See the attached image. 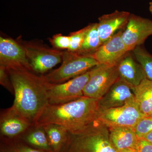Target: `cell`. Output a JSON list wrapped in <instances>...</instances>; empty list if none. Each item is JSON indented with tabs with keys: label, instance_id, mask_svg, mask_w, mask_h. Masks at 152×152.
<instances>
[{
	"label": "cell",
	"instance_id": "obj_29",
	"mask_svg": "<svg viewBox=\"0 0 152 152\" xmlns=\"http://www.w3.org/2000/svg\"><path fill=\"white\" fill-rule=\"evenodd\" d=\"M120 152H136L135 150L132 149H127L124 150Z\"/></svg>",
	"mask_w": 152,
	"mask_h": 152
},
{
	"label": "cell",
	"instance_id": "obj_22",
	"mask_svg": "<svg viewBox=\"0 0 152 152\" xmlns=\"http://www.w3.org/2000/svg\"><path fill=\"white\" fill-rule=\"evenodd\" d=\"M86 30V26L81 29L70 34L69 37L70 39V43L68 51L77 53L80 50L84 40Z\"/></svg>",
	"mask_w": 152,
	"mask_h": 152
},
{
	"label": "cell",
	"instance_id": "obj_9",
	"mask_svg": "<svg viewBox=\"0 0 152 152\" xmlns=\"http://www.w3.org/2000/svg\"><path fill=\"white\" fill-rule=\"evenodd\" d=\"M0 66L8 70L33 72L23 45L7 37H0Z\"/></svg>",
	"mask_w": 152,
	"mask_h": 152
},
{
	"label": "cell",
	"instance_id": "obj_23",
	"mask_svg": "<svg viewBox=\"0 0 152 152\" xmlns=\"http://www.w3.org/2000/svg\"><path fill=\"white\" fill-rule=\"evenodd\" d=\"M134 129L138 138H143L152 131V116L143 117Z\"/></svg>",
	"mask_w": 152,
	"mask_h": 152
},
{
	"label": "cell",
	"instance_id": "obj_17",
	"mask_svg": "<svg viewBox=\"0 0 152 152\" xmlns=\"http://www.w3.org/2000/svg\"><path fill=\"white\" fill-rule=\"evenodd\" d=\"M136 102L145 116H152V81L145 78L137 86L133 88Z\"/></svg>",
	"mask_w": 152,
	"mask_h": 152
},
{
	"label": "cell",
	"instance_id": "obj_1",
	"mask_svg": "<svg viewBox=\"0 0 152 152\" xmlns=\"http://www.w3.org/2000/svg\"><path fill=\"white\" fill-rule=\"evenodd\" d=\"M8 71L15 96L11 107L35 126L41 114L49 104L46 81L42 76L37 75L33 72Z\"/></svg>",
	"mask_w": 152,
	"mask_h": 152
},
{
	"label": "cell",
	"instance_id": "obj_10",
	"mask_svg": "<svg viewBox=\"0 0 152 152\" xmlns=\"http://www.w3.org/2000/svg\"><path fill=\"white\" fill-rule=\"evenodd\" d=\"M152 35V20L131 14L126 28L123 31L122 39L129 51L144 43Z\"/></svg>",
	"mask_w": 152,
	"mask_h": 152
},
{
	"label": "cell",
	"instance_id": "obj_6",
	"mask_svg": "<svg viewBox=\"0 0 152 152\" xmlns=\"http://www.w3.org/2000/svg\"><path fill=\"white\" fill-rule=\"evenodd\" d=\"M117 64L99 65L92 69L84 96L99 99L102 97L120 78Z\"/></svg>",
	"mask_w": 152,
	"mask_h": 152
},
{
	"label": "cell",
	"instance_id": "obj_7",
	"mask_svg": "<svg viewBox=\"0 0 152 152\" xmlns=\"http://www.w3.org/2000/svg\"><path fill=\"white\" fill-rule=\"evenodd\" d=\"M33 72L43 74L62 61L64 52L39 44L22 43Z\"/></svg>",
	"mask_w": 152,
	"mask_h": 152
},
{
	"label": "cell",
	"instance_id": "obj_26",
	"mask_svg": "<svg viewBox=\"0 0 152 152\" xmlns=\"http://www.w3.org/2000/svg\"><path fill=\"white\" fill-rule=\"evenodd\" d=\"M135 150L136 152H152V144L145 139L139 138Z\"/></svg>",
	"mask_w": 152,
	"mask_h": 152
},
{
	"label": "cell",
	"instance_id": "obj_30",
	"mask_svg": "<svg viewBox=\"0 0 152 152\" xmlns=\"http://www.w3.org/2000/svg\"><path fill=\"white\" fill-rule=\"evenodd\" d=\"M149 5V11L152 15V2L150 3Z\"/></svg>",
	"mask_w": 152,
	"mask_h": 152
},
{
	"label": "cell",
	"instance_id": "obj_8",
	"mask_svg": "<svg viewBox=\"0 0 152 152\" xmlns=\"http://www.w3.org/2000/svg\"><path fill=\"white\" fill-rule=\"evenodd\" d=\"M144 116L136 102L118 107L99 110L97 120L108 128L118 126L134 128Z\"/></svg>",
	"mask_w": 152,
	"mask_h": 152
},
{
	"label": "cell",
	"instance_id": "obj_28",
	"mask_svg": "<svg viewBox=\"0 0 152 152\" xmlns=\"http://www.w3.org/2000/svg\"><path fill=\"white\" fill-rule=\"evenodd\" d=\"M143 138L145 139L152 144V131L148 134L146 136H145Z\"/></svg>",
	"mask_w": 152,
	"mask_h": 152
},
{
	"label": "cell",
	"instance_id": "obj_16",
	"mask_svg": "<svg viewBox=\"0 0 152 152\" xmlns=\"http://www.w3.org/2000/svg\"><path fill=\"white\" fill-rule=\"evenodd\" d=\"M108 128L110 140L117 151L135 149L139 138L134 128L118 126Z\"/></svg>",
	"mask_w": 152,
	"mask_h": 152
},
{
	"label": "cell",
	"instance_id": "obj_21",
	"mask_svg": "<svg viewBox=\"0 0 152 152\" xmlns=\"http://www.w3.org/2000/svg\"><path fill=\"white\" fill-rule=\"evenodd\" d=\"M132 51L136 60L142 68L146 77L152 81V55L140 46L136 47Z\"/></svg>",
	"mask_w": 152,
	"mask_h": 152
},
{
	"label": "cell",
	"instance_id": "obj_3",
	"mask_svg": "<svg viewBox=\"0 0 152 152\" xmlns=\"http://www.w3.org/2000/svg\"><path fill=\"white\" fill-rule=\"evenodd\" d=\"M68 152H118L112 144L108 127L97 120L78 134L69 133Z\"/></svg>",
	"mask_w": 152,
	"mask_h": 152
},
{
	"label": "cell",
	"instance_id": "obj_4",
	"mask_svg": "<svg viewBox=\"0 0 152 152\" xmlns=\"http://www.w3.org/2000/svg\"><path fill=\"white\" fill-rule=\"evenodd\" d=\"M99 64L91 55H81L64 52L62 63L59 67L50 73L42 75L46 82L59 84L85 73Z\"/></svg>",
	"mask_w": 152,
	"mask_h": 152
},
{
	"label": "cell",
	"instance_id": "obj_15",
	"mask_svg": "<svg viewBox=\"0 0 152 152\" xmlns=\"http://www.w3.org/2000/svg\"><path fill=\"white\" fill-rule=\"evenodd\" d=\"M128 54L118 63V70L120 78L134 88L146 77L140 65L136 62L132 55Z\"/></svg>",
	"mask_w": 152,
	"mask_h": 152
},
{
	"label": "cell",
	"instance_id": "obj_5",
	"mask_svg": "<svg viewBox=\"0 0 152 152\" xmlns=\"http://www.w3.org/2000/svg\"><path fill=\"white\" fill-rule=\"evenodd\" d=\"M91 70L62 83L46 82L49 104H62L83 96L84 88L90 78Z\"/></svg>",
	"mask_w": 152,
	"mask_h": 152
},
{
	"label": "cell",
	"instance_id": "obj_24",
	"mask_svg": "<svg viewBox=\"0 0 152 152\" xmlns=\"http://www.w3.org/2000/svg\"><path fill=\"white\" fill-rule=\"evenodd\" d=\"M52 45L57 50H69L70 43V39L69 36L63 35L61 34H56L50 39Z\"/></svg>",
	"mask_w": 152,
	"mask_h": 152
},
{
	"label": "cell",
	"instance_id": "obj_14",
	"mask_svg": "<svg viewBox=\"0 0 152 152\" xmlns=\"http://www.w3.org/2000/svg\"><path fill=\"white\" fill-rule=\"evenodd\" d=\"M130 15L129 12L115 10L99 18L98 29L102 44L126 26Z\"/></svg>",
	"mask_w": 152,
	"mask_h": 152
},
{
	"label": "cell",
	"instance_id": "obj_25",
	"mask_svg": "<svg viewBox=\"0 0 152 152\" xmlns=\"http://www.w3.org/2000/svg\"><path fill=\"white\" fill-rule=\"evenodd\" d=\"M0 84L9 92L14 94L13 85L8 70L4 67L0 66Z\"/></svg>",
	"mask_w": 152,
	"mask_h": 152
},
{
	"label": "cell",
	"instance_id": "obj_27",
	"mask_svg": "<svg viewBox=\"0 0 152 152\" xmlns=\"http://www.w3.org/2000/svg\"><path fill=\"white\" fill-rule=\"evenodd\" d=\"M10 152H44L41 150L33 148L27 146L20 145L11 150Z\"/></svg>",
	"mask_w": 152,
	"mask_h": 152
},
{
	"label": "cell",
	"instance_id": "obj_13",
	"mask_svg": "<svg viewBox=\"0 0 152 152\" xmlns=\"http://www.w3.org/2000/svg\"><path fill=\"white\" fill-rule=\"evenodd\" d=\"M33 126L12 107L1 112L0 131L1 135L5 137L14 138L23 135Z\"/></svg>",
	"mask_w": 152,
	"mask_h": 152
},
{
	"label": "cell",
	"instance_id": "obj_19",
	"mask_svg": "<svg viewBox=\"0 0 152 152\" xmlns=\"http://www.w3.org/2000/svg\"><path fill=\"white\" fill-rule=\"evenodd\" d=\"M23 135L25 140L28 144L38 150L48 152H53L46 133L42 126H33Z\"/></svg>",
	"mask_w": 152,
	"mask_h": 152
},
{
	"label": "cell",
	"instance_id": "obj_2",
	"mask_svg": "<svg viewBox=\"0 0 152 152\" xmlns=\"http://www.w3.org/2000/svg\"><path fill=\"white\" fill-rule=\"evenodd\" d=\"M99 99L83 96L62 104H49L35 126L56 124L65 128L71 134H78L96 121L99 112Z\"/></svg>",
	"mask_w": 152,
	"mask_h": 152
},
{
	"label": "cell",
	"instance_id": "obj_18",
	"mask_svg": "<svg viewBox=\"0 0 152 152\" xmlns=\"http://www.w3.org/2000/svg\"><path fill=\"white\" fill-rule=\"evenodd\" d=\"M42 126L46 133L52 151L58 152L64 143L67 140L69 132L63 126L56 124H48Z\"/></svg>",
	"mask_w": 152,
	"mask_h": 152
},
{
	"label": "cell",
	"instance_id": "obj_11",
	"mask_svg": "<svg viewBox=\"0 0 152 152\" xmlns=\"http://www.w3.org/2000/svg\"><path fill=\"white\" fill-rule=\"evenodd\" d=\"M123 30H121L104 42L92 56L99 65L117 64L129 52L123 42Z\"/></svg>",
	"mask_w": 152,
	"mask_h": 152
},
{
	"label": "cell",
	"instance_id": "obj_12",
	"mask_svg": "<svg viewBox=\"0 0 152 152\" xmlns=\"http://www.w3.org/2000/svg\"><path fill=\"white\" fill-rule=\"evenodd\" d=\"M136 102L133 87L120 78L99 99V108L103 110Z\"/></svg>",
	"mask_w": 152,
	"mask_h": 152
},
{
	"label": "cell",
	"instance_id": "obj_20",
	"mask_svg": "<svg viewBox=\"0 0 152 152\" xmlns=\"http://www.w3.org/2000/svg\"><path fill=\"white\" fill-rule=\"evenodd\" d=\"M102 45L98 29L97 23L87 26L84 40L81 48L76 53L81 55H91L94 53Z\"/></svg>",
	"mask_w": 152,
	"mask_h": 152
}]
</instances>
